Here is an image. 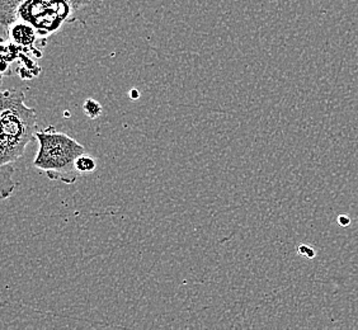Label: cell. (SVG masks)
<instances>
[{"instance_id": "1", "label": "cell", "mask_w": 358, "mask_h": 330, "mask_svg": "<svg viewBox=\"0 0 358 330\" xmlns=\"http://www.w3.org/2000/svg\"><path fill=\"white\" fill-rule=\"evenodd\" d=\"M102 1L104 0H0V18L7 23H27L46 41L66 23H85L83 17L90 15L93 8Z\"/></svg>"}, {"instance_id": "2", "label": "cell", "mask_w": 358, "mask_h": 330, "mask_svg": "<svg viewBox=\"0 0 358 330\" xmlns=\"http://www.w3.org/2000/svg\"><path fill=\"white\" fill-rule=\"evenodd\" d=\"M0 107V165L14 163L36 140L37 110L26 104L24 92H1Z\"/></svg>"}, {"instance_id": "3", "label": "cell", "mask_w": 358, "mask_h": 330, "mask_svg": "<svg viewBox=\"0 0 358 330\" xmlns=\"http://www.w3.org/2000/svg\"><path fill=\"white\" fill-rule=\"evenodd\" d=\"M36 140L38 141V152L34 165L45 173L51 180H59L66 185L76 183L78 171L76 162L78 157L85 152L83 145L76 138L48 126L45 130H37Z\"/></svg>"}, {"instance_id": "4", "label": "cell", "mask_w": 358, "mask_h": 330, "mask_svg": "<svg viewBox=\"0 0 358 330\" xmlns=\"http://www.w3.org/2000/svg\"><path fill=\"white\" fill-rule=\"evenodd\" d=\"M13 163L0 165V191H1V199L7 200L8 197L14 192L15 183L13 182Z\"/></svg>"}, {"instance_id": "5", "label": "cell", "mask_w": 358, "mask_h": 330, "mask_svg": "<svg viewBox=\"0 0 358 330\" xmlns=\"http://www.w3.org/2000/svg\"><path fill=\"white\" fill-rule=\"evenodd\" d=\"M76 171L79 174H90L96 171V159L90 155H87L85 152L82 154L80 157H78L76 162Z\"/></svg>"}, {"instance_id": "6", "label": "cell", "mask_w": 358, "mask_h": 330, "mask_svg": "<svg viewBox=\"0 0 358 330\" xmlns=\"http://www.w3.org/2000/svg\"><path fill=\"white\" fill-rule=\"evenodd\" d=\"M83 110L88 117L96 120L101 116L103 108H102V104L99 103L98 101L88 98L83 103Z\"/></svg>"}, {"instance_id": "7", "label": "cell", "mask_w": 358, "mask_h": 330, "mask_svg": "<svg viewBox=\"0 0 358 330\" xmlns=\"http://www.w3.org/2000/svg\"><path fill=\"white\" fill-rule=\"evenodd\" d=\"M299 253L303 255V257H308V259H311V258L315 257V252L310 247H306V245H300Z\"/></svg>"}, {"instance_id": "8", "label": "cell", "mask_w": 358, "mask_h": 330, "mask_svg": "<svg viewBox=\"0 0 358 330\" xmlns=\"http://www.w3.org/2000/svg\"><path fill=\"white\" fill-rule=\"evenodd\" d=\"M338 222L342 225V227H347V225H350V217H347V216H339V219H338Z\"/></svg>"}, {"instance_id": "9", "label": "cell", "mask_w": 358, "mask_h": 330, "mask_svg": "<svg viewBox=\"0 0 358 330\" xmlns=\"http://www.w3.org/2000/svg\"><path fill=\"white\" fill-rule=\"evenodd\" d=\"M129 96H130V98H131L132 101H136V99H138V96H140V93H138V89H134L130 90V93H129Z\"/></svg>"}]
</instances>
